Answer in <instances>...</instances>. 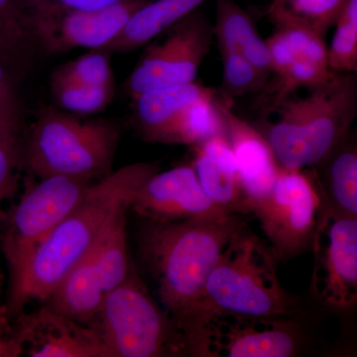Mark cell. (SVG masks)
I'll return each instance as SVG.
<instances>
[{"instance_id":"obj_1","label":"cell","mask_w":357,"mask_h":357,"mask_svg":"<svg viewBox=\"0 0 357 357\" xmlns=\"http://www.w3.org/2000/svg\"><path fill=\"white\" fill-rule=\"evenodd\" d=\"M243 223L241 215L182 222L147 220L141 230V255L158 284L164 309L184 335L190 352L208 275Z\"/></svg>"},{"instance_id":"obj_2","label":"cell","mask_w":357,"mask_h":357,"mask_svg":"<svg viewBox=\"0 0 357 357\" xmlns=\"http://www.w3.org/2000/svg\"><path fill=\"white\" fill-rule=\"evenodd\" d=\"M158 171L156 163L131 164L93 182L76 208L33 253L9 314H20L29 301L46 302L68 272L96 245L115 217L128 208L136 190Z\"/></svg>"},{"instance_id":"obj_3","label":"cell","mask_w":357,"mask_h":357,"mask_svg":"<svg viewBox=\"0 0 357 357\" xmlns=\"http://www.w3.org/2000/svg\"><path fill=\"white\" fill-rule=\"evenodd\" d=\"M279 261L270 244L245 222L236 230L204 285L191 342L192 356L204 357V331L215 314L306 317L297 298L279 282Z\"/></svg>"},{"instance_id":"obj_4","label":"cell","mask_w":357,"mask_h":357,"mask_svg":"<svg viewBox=\"0 0 357 357\" xmlns=\"http://www.w3.org/2000/svg\"><path fill=\"white\" fill-rule=\"evenodd\" d=\"M304 98H286L279 119L263 133L280 168L304 170L317 165L351 131L357 114L354 73L331 72Z\"/></svg>"},{"instance_id":"obj_5","label":"cell","mask_w":357,"mask_h":357,"mask_svg":"<svg viewBox=\"0 0 357 357\" xmlns=\"http://www.w3.org/2000/svg\"><path fill=\"white\" fill-rule=\"evenodd\" d=\"M119 137L121 131L112 122L82 121L47 110L30 133L24 161L39 178L100 180L112 173Z\"/></svg>"},{"instance_id":"obj_6","label":"cell","mask_w":357,"mask_h":357,"mask_svg":"<svg viewBox=\"0 0 357 357\" xmlns=\"http://www.w3.org/2000/svg\"><path fill=\"white\" fill-rule=\"evenodd\" d=\"M91 325L109 357L191 356L184 335L134 271L107 294Z\"/></svg>"},{"instance_id":"obj_7","label":"cell","mask_w":357,"mask_h":357,"mask_svg":"<svg viewBox=\"0 0 357 357\" xmlns=\"http://www.w3.org/2000/svg\"><path fill=\"white\" fill-rule=\"evenodd\" d=\"M93 183L65 176L40 178L38 183L28 188L6 218L2 246L10 278L8 314L20 295L33 253L76 208Z\"/></svg>"},{"instance_id":"obj_8","label":"cell","mask_w":357,"mask_h":357,"mask_svg":"<svg viewBox=\"0 0 357 357\" xmlns=\"http://www.w3.org/2000/svg\"><path fill=\"white\" fill-rule=\"evenodd\" d=\"M321 199L311 172L279 169L272 189L251 206L278 259L312 248Z\"/></svg>"},{"instance_id":"obj_9","label":"cell","mask_w":357,"mask_h":357,"mask_svg":"<svg viewBox=\"0 0 357 357\" xmlns=\"http://www.w3.org/2000/svg\"><path fill=\"white\" fill-rule=\"evenodd\" d=\"M312 249L311 291L321 304L351 309L357 301V217L321 206Z\"/></svg>"},{"instance_id":"obj_10","label":"cell","mask_w":357,"mask_h":357,"mask_svg":"<svg viewBox=\"0 0 357 357\" xmlns=\"http://www.w3.org/2000/svg\"><path fill=\"white\" fill-rule=\"evenodd\" d=\"M302 318L218 314L204 331V357H293L306 351Z\"/></svg>"},{"instance_id":"obj_11","label":"cell","mask_w":357,"mask_h":357,"mask_svg":"<svg viewBox=\"0 0 357 357\" xmlns=\"http://www.w3.org/2000/svg\"><path fill=\"white\" fill-rule=\"evenodd\" d=\"M213 27L199 13H190L174 25L161 44L152 46L129 79L133 98L151 89L195 82L211 50Z\"/></svg>"},{"instance_id":"obj_12","label":"cell","mask_w":357,"mask_h":357,"mask_svg":"<svg viewBox=\"0 0 357 357\" xmlns=\"http://www.w3.org/2000/svg\"><path fill=\"white\" fill-rule=\"evenodd\" d=\"M128 208L150 222L222 220L232 215L206 196L191 165L153 174L134 192Z\"/></svg>"},{"instance_id":"obj_13","label":"cell","mask_w":357,"mask_h":357,"mask_svg":"<svg viewBox=\"0 0 357 357\" xmlns=\"http://www.w3.org/2000/svg\"><path fill=\"white\" fill-rule=\"evenodd\" d=\"M123 0L93 11L29 14L39 52L62 53L77 48L100 49L116 36L123 26L146 3Z\"/></svg>"},{"instance_id":"obj_14","label":"cell","mask_w":357,"mask_h":357,"mask_svg":"<svg viewBox=\"0 0 357 357\" xmlns=\"http://www.w3.org/2000/svg\"><path fill=\"white\" fill-rule=\"evenodd\" d=\"M13 335L21 354L31 357H109L100 335L52 309L48 304L28 314H20Z\"/></svg>"},{"instance_id":"obj_15","label":"cell","mask_w":357,"mask_h":357,"mask_svg":"<svg viewBox=\"0 0 357 357\" xmlns=\"http://www.w3.org/2000/svg\"><path fill=\"white\" fill-rule=\"evenodd\" d=\"M218 103L227 121V138L250 211L251 206L272 189L280 167L261 131L234 114L229 102L218 96Z\"/></svg>"},{"instance_id":"obj_16","label":"cell","mask_w":357,"mask_h":357,"mask_svg":"<svg viewBox=\"0 0 357 357\" xmlns=\"http://www.w3.org/2000/svg\"><path fill=\"white\" fill-rule=\"evenodd\" d=\"M194 150L191 166L206 196L232 215H250L227 136L211 138Z\"/></svg>"},{"instance_id":"obj_17","label":"cell","mask_w":357,"mask_h":357,"mask_svg":"<svg viewBox=\"0 0 357 357\" xmlns=\"http://www.w3.org/2000/svg\"><path fill=\"white\" fill-rule=\"evenodd\" d=\"M211 91L213 89L192 82L151 89L136 96V121L143 137L152 142L167 144L169 133L181 110Z\"/></svg>"},{"instance_id":"obj_18","label":"cell","mask_w":357,"mask_h":357,"mask_svg":"<svg viewBox=\"0 0 357 357\" xmlns=\"http://www.w3.org/2000/svg\"><path fill=\"white\" fill-rule=\"evenodd\" d=\"M317 165L323 166V174H311L321 204L357 217V150L356 143L349 139V132Z\"/></svg>"},{"instance_id":"obj_19","label":"cell","mask_w":357,"mask_h":357,"mask_svg":"<svg viewBox=\"0 0 357 357\" xmlns=\"http://www.w3.org/2000/svg\"><path fill=\"white\" fill-rule=\"evenodd\" d=\"M204 0H156L146 2L129 18L123 28L96 50L128 52L151 41L157 35L192 13Z\"/></svg>"},{"instance_id":"obj_20","label":"cell","mask_w":357,"mask_h":357,"mask_svg":"<svg viewBox=\"0 0 357 357\" xmlns=\"http://www.w3.org/2000/svg\"><path fill=\"white\" fill-rule=\"evenodd\" d=\"M38 53L23 0H0V64L16 81L29 72Z\"/></svg>"},{"instance_id":"obj_21","label":"cell","mask_w":357,"mask_h":357,"mask_svg":"<svg viewBox=\"0 0 357 357\" xmlns=\"http://www.w3.org/2000/svg\"><path fill=\"white\" fill-rule=\"evenodd\" d=\"M215 6L213 36L218 40V48L236 52L256 67L271 73L266 43L248 14L234 0H215Z\"/></svg>"},{"instance_id":"obj_22","label":"cell","mask_w":357,"mask_h":357,"mask_svg":"<svg viewBox=\"0 0 357 357\" xmlns=\"http://www.w3.org/2000/svg\"><path fill=\"white\" fill-rule=\"evenodd\" d=\"M220 135L227 136V121L218 107L217 91L213 89L181 110L169 133L167 144L195 147Z\"/></svg>"},{"instance_id":"obj_23","label":"cell","mask_w":357,"mask_h":357,"mask_svg":"<svg viewBox=\"0 0 357 357\" xmlns=\"http://www.w3.org/2000/svg\"><path fill=\"white\" fill-rule=\"evenodd\" d=\"M345 0H272L270 20L275 26L294 24L310 28L326 36L335 25Z\"/></svg>"},{"instance_id":"obj_24","label":"cell","mask_w":357,"mask_h":357,"mask_svg":"<svg viewBox=\"0 0 357 357\" xmlns=\"http://www.w3.org/2000/svg\"><path fill=\"white\" fill-rule=\"evenodd\" d=\"M223 75L220 98L229 102L234 98L257 93L266 88L271 73L259 69L236 52L220 49Z\"/></svg>"},{"instance_id":"obj_25","label":"cell","mask_w":357,"mask_h":357,"mask_svg":"<svg viewBox=\"0 0 357 357\" xmlns=\"http://www.w3.org/2000/svg\"><path fill=\"white\" fill-rule=\"evenodd\" d=\"M335 31L328 49V69L332 72L357 70V0H345L335 22Z\"/></svg>"},{"instance_id":"obj_26","label":"cell","mask_w":357,"mask_h":357,"mask_svg":"<svg viewBox=\"0 0 357 357\" xmlns=\"http://www.w3.org/2000/svg\"><path fill=\"white\" fill-rule=\"evenodd\" d=\"M53 89L56 100L63 109L88 114L105 107L112 98L114 86H86L54 77Z\"/></svg>"},{"instance_id":"obj_27","label":"cell","mask_w":357,"mask_h":357,"mask_svg":"<svg viewBox=\"0 0 357 357\" xmlns=\"http://www.w3.org/2000/svg\"><path fill=\"white\" fill-rule=\"evenodd\" d=\"M331 72L332 70L324 69L307 61H296L285 72L276 76V84L267 91L270 109H276L292 91L301 86L309 89L321 84L330 76Z\"/></svg>"},{"instance_id":"obj_28","label":"cell","mask_w":357,"mask_h":357,"mask_svg":"<svg viewBox=\"0 0 357 357\" xmlns=\"http://www.w3.org/2000/svg\"><path fill=\"white\" fill-rule=\"evenodd\" d=\"M54 77L86 86H112V70L107 53L100 50H93L65 65Z\"/></svg>"},{"instance_id":"obj_29","label":"cell","mask_w":357,"mask_h":357,"mask_svg":"<svg viewBox=\"0 0 357 357\" xmlns=\"http://www.w3.org/2000/svg\"><path fill=\"white\" fill-rule=\"evenodd\" d=\"M275 27L287 40L297 59L330 70L328 65V48L323 35L300 25L285 24Z\"/></svg>"},{"instance_id":"obj_30","label":"cell","mask_w":357,"mask_h":357,"mask_svg":"<svg viewBox=\"0 0 357 357\" xmlns=\"http://www.w3.org/2000/svg\"><path fill=\"white\" fill-rule=\"evenodd\" d=\"M14 82L0 64V142H20L21 114Z\"/></svg>"},{"instance_id":"obj_31","label":"cell","mask_w":357,"mask_h":357,"mask_svg":"<svg viewBox=\"0 0 357 357\" xmlns=\"http://www.w3.org/2000/svg\"><path fill=\"white\" fill-rule=\"evenodd\" d=\"M22 161H24V147L21 142H0V220L4 217L2 204L15 190L17 171Z\"/></svg>"},{"instance_id":"obj_32","label":"cell","mask_w":357,"mask_h":357,"mask_svg":"<svg viewBox=\"0 0 357 357\" xmlns=\"http://www.w3.org/2000/svg\"><path fill=\"white\" fill-rule=\"evenodd\" d=\"M123 0H23L29 14L93 11L114 6Z\"/></svg>"},{"instance_id":"obj_33","label":"cell","mask_w":357,"mask_h":357,"mask_svg":"<svg viewBox=\"0 0 357 357\" xmlns=\"http://www.w3.org/2000/svg\"><path fill=\"white\" fill-rule=\"evenodd\" d=\"M265 43L269 53L271 73L276 76L285 72L296 61L299 60L296 57L287 40L278 30H275L273 34L265 40Z\"/></svg>"},{"instance_id":"obj_34","label":"cell","mask_w":357,"mask_h":357,"mask_svg":"<svg viewBox=\"0 0 357 357\" xmlns=\"http://www.w3.org/2000/svg\"><path fill=\"white\" fill-rule=\"evenodd\" d=\"M7 309L0 307V357H16L21 356V351L13 335H8L7 330Z\"/></svg>"}]
</instances>
